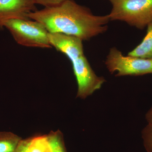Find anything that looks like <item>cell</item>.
<instances>
[{
    "instance_id": "obj_6",
    "label": "cell",
    "mask_w": 152,
    "mask_h": 152,
    "mask_svg": "<svg viewBox=\"0 0 152 152\" xmlns=\"http://www.w3.org/2000/svg\"><path fill=\"white\" fill-rule=\"evenodd\" d=\"M37 10L33 0H0V30L7 21L29 19V14Z\"/></svg>"
},
{
    "instance_id": "obj_7",
    "label": "cell",
    "mask_w": 152,
    "mask_h": 152,
    "mask_svg": "<svg viewBox=\"0 0 152 152\" xmlns=\"http://www.w3.org/2000/svg\"><path fill=\"white\" fill-rule=\"evenodd\" d=\"M15 152H50L47 135L22 139Z\"/></svg>"
},
{
    "instance_id": "obj_11",
    "label": "cell",
    "mask_w": 152,
    "mask_h": 152,
    "mask_svg": "<svg viewBox=\"0 0 152 152\" xmlns=\"http://www.w3.org/2000/svg\"><path fill=\"white\" fill-rule=\"evenodd\" d=\"M144 147L147 152H152V125L148 124L142 131Z\"/></svg>"
},
{
    "instance_id": "obj_3",
    "label": "cell",
    "mask_w": 152,
    "mask_h": 152,
    "mask_svg": "<svg viewBox=\"0 0 152 152\" xmlns=\"http://www.w3.org/2000/svg\"><path fill=\"white\" fill-rule=\"evenodd\" d=\"M17 43L32 48H50L48 32L42 24L31 19H12L4 23Z\"/></svg>"
},
{
    "instance_id": "obj_4",
    "label": "cell",
    "mask_w": 152,
    "mask_h": 152,
    "mask_svg": "<svg viewBox=\"0 0 152 152\" xmlns=\"http://www.w3.org/2000/svg\"><path fill=\"white\" fill-rule=\"evenodd\" d=\"M105 64L111 73L117 72L116 77L152 74V59L124 56L115 48L110 49Z\"/></svg>"
},
{
    "instance_id": "obj_5",
    "label": "cell",
    "mask_w": 152,
    "mask_h": 152,
    "mask_svg": "<svg viewBox=\"0 0 152 152\" xmlns=\"http://www.w3.org/2000/svg\"><path fill=\"white\" fill-rule=\"evenodd\" d=\"M69 58L72 65L74 74L77 83V98L86 99L101 88L106 81L105 79L96 75L85 56L84 52L74 55Z\"/></svg>"
},
{
    "instance_id": "obj_10",
    "label": "cell",
    "mask_w": 152,
    "mask_h": 152,
    "mask_svg": "<svg viewBox=\"0 0 152 152\" xmlns=\"http://www.w3.org/2000/svg\"><path fill=\"white\" fill-rule=\"evenodd\" d=\"M50 152H67L64 135L61 131L51 132L47 135Z\"/></svg>"
},
{
    "instance_id": "obj_8",
    "label": "cell",
    "mask_w": 152,
    "mask_h": 152,
    "mask_svg": "<svg viewBox=\"0 0 152 152\" xmlns=\"http://www.w3.org/2000/svg\"><path fill=\"white\" fill-rule=\"evenodd\" d=\"M146 34L141 43L128 53V56L152 59V22L147 26Z\"/></svg>"
},
{
    "instance_id": "obj_1",
    "label": "cell",
    "mask_w": 152,
    "mask_h": 152,
    "mask_svg": "<svg viewBox=\"0 0 152 152\" xmlns=\"http://www.w3.org/2000/svg\"><path fill=\"white\" fill-rule=\"evenodd\" d=\"M28 18L42 24L48 33L73 36L83 41L104 33L110 21L108 15H95L74 0H65L58 5L37 10L29 14Z\"/></svg>"
},
{
    "instance_id": "obj_9",
    "label": "cell",
    "mask_w": 152,
    "mask_h": 152,
    "mask_svg": "<svg viewBox=\"0 0 152 152\" xmlns=\"http://www.w3.org/2000/svg\"><path fill=\"white\" fill-rule=\"evenodd\" d=\"M22 139L11 132H0V152H15Z\"/></svg>"
},
{
    "instance_id": "obj_13",
    "label": "cell",
    "mask_w": 152,
    "mask_h": 152,
    "mask_svg": "<svg viewBox=\"0 0 152 152\" xmlns=\"http://www.w3.org/2000/svg\"><path fill=\"white\" fill-rule=\"evenodd\" d=\"M146 119L148 124L152 125V106L146 114Z\"/></svg>"
},
{
    "instance_id": "obj_12",
    "label": "cell",
    "mask_w": 152,
    "mask_h": 152,
    "mask_svg": "<svg viewBox=\"0 0 152 152\" xmlns=\"http://www.w3.org/2000/svg\"><path fill=\"white\" fill-rule=\"evenodd\" d=\"M64 1L65 0H33L36 4H37L41 5L44 6L45 7L58 5Z\"/></svg>"
},
{
    "instance_id": "obj_2",
    "label": "cell",
    "mask_w": 152,
    "mask_h": 152,
    "mask_svg": "<svg viewBox=\"0 0 152 152\" xmlns=\"http://www.w3.org/2000/svg\"><path fill=\"white\" fill-rule=\"evenodd\" d=\"M110 1V20L122 21L141 30L152 22V0Z\"/></svg>"
}]
</instances>
